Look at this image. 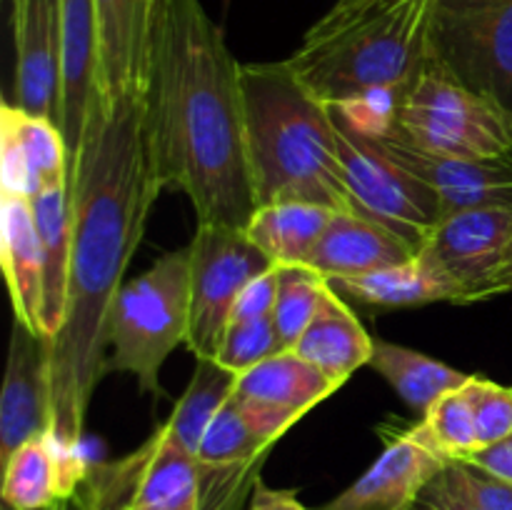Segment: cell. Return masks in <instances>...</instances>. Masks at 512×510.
Instances as JSON below:
<instances>
[{"label": "cell", "mask_w": 512, "mask_h": 510, "mask_svg": "<svg viewBox=\"0 0 512 510\" xmlns=\"http://www.w3.org/2000/svg\"><path fill=\"white\" fill-rule=\"evenodd\" d=\"M160 190L145 123V90L108 98L95 85L83 143L70 168L73 250L65 320L55 338L45 340L48 435L73 485L88 473L80 438L108 363L110 313Z\"/></svg>", "instance_id": "cell-1"}, {"label": "cell", "mask_w": 512, "mask_h": 510, "mask_svg": "<svg viewBox=\"0 0 512 510\" xmlns=\"http://www.w3.org/2000/svg\"><path fill=\"white\" fill-rule=\"evenodd\" d=\"M150 155L198 223L245 230L255 213L240 63L203 0H160L145 83Z\"/></svg>", "instance_id": "cell-2"}, {"label": "cell", "mask_w": 512, "mask_h": 510, "mask_svg": "<svg viewBox=\"0 0 512 510\" xmlns=\"http://www.w3.org/2000/svg\"><path fill=\"white\" fill-rule=\"evenodd\" d=\"M240 88L255 208L300 200L350 213L333 110L298 83L285 60L243 63Z\"/></svg>", "instance_id": "cell-3"}, {"label": "cell", "mask_w": 512, "mask_h": 510, "mask_svg": "<svg viewBox=\"0 0 512 510\" xmlns=\"http://www.w3.org/2000/svg\"><path fill=\"white\" fill-rule=\"evenodd\" d=\"M285 63L328 108L400 93L430 63L428 0H338Z\"/></svg>", "instance_id": "cell-4"}, {"label": "cell", "mask_w": 512, "mask_h": 510, "mask_svg": "<svg viewBox=\"0 0 512 510\" xmlns=\"http://www.w3.org/2000/svg\"><path fill=\"white\" fill-rule=\"evenodd\" d=\"M188 330L190 245H183L120 288L110 313L105 370L135 375L143 393L160 395V370L188 340Z\"/></svg>", "instance_id": "cell-5"}, {"label": "cell", "mask_w": 512, "mask_h": 510, "mask_svg": "<svg viewBox=\"0 0 512 510\" xmlns=\"http://www.w3.org/2000/svg\"><path fill=\"white\" fill-rule=\"evenodd\" d=\"M380 140L450 158L512 153V118L430 60L398 95L390 133Z\"/></svg>", "instance_id": "cell-6"}, {"label": "cell", "mask_w": 512, "mask_h": 510, "mask_svg": "<svg viewBox=\"0 0 512 510\" xmlns=\"http://www.w3.org/2000/svg\"><path fill=\"white\" fill-rule=\"evenodd\" d=\"M430 60L512 118V0H428Z\"/></svg>", "instance_id": "cell-7"}, {"label": "cell", "mask_w": 512, "mask_h": 510, "mask_svg": "<svg viewBox=\"0 0 512 510\" xmlns=\"http://www.w3.org/2000/svg\"><path fill=\"white\" fill-rule=\"evenodd\" d=\"M338 158L350 213L393 230L415 250L423 248L443 220L438 195L398 163L383 140L365 138L340 120Z\"/></svg>", "instance_id": "cell-8"}, {"label": "cell", "mask_w": 512, "mask_h": 510, "mask_svg": "<svg viewBox=\"0 0 512 510\" xmlns=\"http://www.w3.org/2000/svg\"><path fill=\"white\" fill-rule=\"evenodd\" d=\"M75 498L83 510H200L198 460L158 425L133 453L88 465Z\"/></svg>", "instance_id": "cell-9"}, {"label": "cell", "mask_w": 512, "mask_h": 510, "mask_svg": "<svg viewBox=\"0 0 512 510\" xmlns=\"http://www.w3.org/2000/svg\"><path fill=\"white\" fill-rule=\"evenodd\" d=\"M190 330L185 345L198 358H215L230 313L253 278L273 260L243 233L225 225L198 223L190 240Z\"/></svg>", "instance_id": "cell-10"}, {"label": "cell", "mask_w": 512, "mask_h": 510, "mask_svg": "<svg viewBox=\"0 0 512 510\" xmlns=\"http://www.w3.org/2000/svg\"><path fill=\"white\" fill-rule=\"evenodd\" d=\"M340 390L295 350H280L248 373L238 375L233 398L250 428L268 445H275L315 405Z\"/></svg>", "instance_id": "cell-11"}, {"label": "cell", "mask_w": 512, "mask_h": 510, "mask_svg": "<svg viewBox=\"0 0 512 510\" xmlns=\"http://www.w3.org/2000/svg\"><path fill=\"white\" fill-rule=\"evenodd\" d=\"M512 243V208H473L448 215L420 253L433 258L468 295V303L493 298Z\"/></svg>", "instance_id": "cell-12"}, {"label": "cell", "mask_w": 512, "mask_h": 510, "mask_svg": "<svg viewBox=\"0 0 512 510\" xmlns=\"http://www.w3.org/2000/svg\"><path fill=\"white\" fill-rule=\"evenodd\" d=\"M15 35V100L18 108L58 123L63 35L60 0H10Z\"/></svg>", "instance_id": "cell-13"}, {"label": "cell", "mask_w": 512, "mask_h": 510, "mask_svg": "<svg viewBox=\"0 0 512 510\" xmlns=\"http://www.w3.org/2000/svg\"><path fill=\"white\" fill-rule=\"evenodd\" d=\"M450 465L413 428L398 430L385 440L383 453L320 510H403Z\"/></svg>", "instance_id": "cell-14"}, {"label": "cell", "mask_w": 512, "mask_h": 510, "mask_svg": "<svg viewBox=\"0 0 512 510\" xmlns=\"http://www.w3.org/2000/svg\"><path fill=\"white\" fill-rule=\"evenodd\" d=\"M385 148L440 200L443 218L473 208H512V153L498 158H450L383 140Z\"/></svg>", "instance_id": "cell-15"}, {"label": "cell", "mask_w": 512, "mask_h": 510, "mask_svg": "<svg viewBox=\"0 0 512 510\" xmlns=\"http://www.w3.org/2000/svg\"><path fill=\"white\" fill-rule=\"evenodd\" d=\"M50 185H70V153L53 118L15 103L0 108V190L33 198Z\"/></svg>", "instance_id": "cell-16"}, {"label": "cell", "mask_w": 512, "mask_h": 510, "mask_svg": "<svg viewBox=\"0 0 512 510\" xmlns=\"http://www.w3.org/2000/svg\"><path fill=\"white\" fill-rule=\"evenodd\" d=\"M158 8L160 0H95L98 90L108 98L145 90Z\"/></svg>", "instance_id": "cell-17"}, {"label": "cell", "mask_w": 512, "mask_h": 510, "mask_svg": "<svg viewBox=\"0 0 512 510\" xmlns=\"http://www.w3.org/2000/svg\"><path fill=\"white\" fill-rule=\"evenodd\" d=\"M45 430H50L48 343L13 323L0 393V463Z\"/></svg>", "instance_id": "cell-18"}, {"label": "cell", "mask_w": 512, "mask_h": 510, "mask_svg": "<svg viewBox=\"0 0 512 510\" xmlns=\"http://www.w3.org/2000/svg\"><path fill=\"white\" fill-rule=\"evenodd\" d=\"M60 35H63V68H60L58 128L68 143L70 168L83 143L90 98L98 85V18L95 0H60Z\"/></svg>", "instance_id": "cell-19"}, {"label": "cell", "mask_w": 512, "mask_h": 510, "mask_svg": "<svg viewBox=\"0 0 512 510\" xmlns=\"http://www.w3.org/2000/svg\"><path fill=\"white\" fill-rule=\"evenodd\" d=\"M0 263L13 303L15 323L43 335L45 265L30 198L0 190Z\"/></svg>", "instance_id": "cell-20"}, {"label": "cell", "mask_w": 512, "mask_h": 510, "mask_svg": "<svg viewBox=\"0 0 512 510\" xmlns=\"http://www.w3.org/2000/svg\"><path fill=\"white\" fill-rule=\"evenodd\" d=\"M415 253L418 250L393 230L363 215L338 210L305 265L318 270L330 283H338L393 268L413 258Z\"/></svg>", "instance_id": "cell-21"}, {"label": "cell", "mask_w": 512, "mask_h": 510, "mask_svg": "<svg viewBox=\"0 0 512 510\" xmlns=\"http://www.w3.org/2000/svg\"><path fill=\"white\" fill-rule=\"evenodd\" d=\"M340 295L373 308H415L430 303H468L465 290L425 253L360 278L330 283Z\"/></svg>", "instance_id": "cell-22"}, {"label": "cell", "mask_w": 512, "mask_h": 510, "mask_svg": "<svg viewBox=\"0 0 512 510\" xmlns=\"http://www.w3.org/2000/svg\"><path fill=\"white\" fill-rule=\"evenodd\" d=\"M375 340L358 320V315L345 305L338 290L330 285L323 295L318 313L310 320L303 338L295 343V353L323 370L333 383L343 385L360 365L373 358Z\"/></svg>", "instance_id": "cell-23"}, {"label": "cell", "mask_w": 512, "mask_h": 510, "mask_svg": "<svg viewBox=\"0 0 512 510\" xmlns=\"http://www.w3.org/2000/svg\"><path fill=\"white\" fill-rule=\"evenodd\" d=\"M35 228L43 245L45 290H43V335L55 338L65 320L70 280V250H73V218H70V185H50L30 198Z\"/></svg>", "instance_id": "cell-24"}, {"label": "cell", "mask_w": 512, "mask_h": 510, "mask_svg": "<svg viewBox=\"0 0 512 510\" xmlns=\"http://www.w3.org/2000/svg\"><path fill=\"white\" fill-rule=\"evenodd\" d=\"M335 213L338 210L300 200L258 205L243 233L273 265H305Z\"/></svg>", "instance_id": "cell-25"}, {"label": "cell", "mask_w": 512, "mask_h": 510, "mask_svg": "<svg viewBox=\"0 0 512 510\" xmlns=\"http://www.w3.org/2000/svg\"><path fill=\"white\" fill-rule=\"evenodd\" d=\"M368 365L383 375L400 400L418 413H425L435 400L463 388L470 380L468 373L450 368L443 360L388 340H375Z\"/></svg>", "instance_id": "cell-26"}, {"label": "cell", "mask_w": 512, "mask_h": 510, "mask_svg": "<svg viewBox=\"0 0 512 510\" xmlns=\"http://www.w3.org/2000/svg\"><path fill=\"white\" fill-rule=\"evenodd\" d=\"M0 498L5 510H48L58 500L70 498L48 430L30 438L3 460Z\"/></svg>", "instance_id": "cell-27"}, {"label": "cell", "mask_w": 512, "mask_h": 510, "mask_svg": "<svg viewBox=\"0 0 512 510\" xmlns=\"http://www.w3.org/2000/svg\"><path fill=\"white\" fill-rule=\"evenodd\" d=\"M235 383H238V375L225 370L218 360L198 358L188 388L170 410L168 420L160 423L165 435L190 455H198L205 430L213 423L218 410L230 400Z\"/></svg>", "instance_id": "cell-28"}, {"label": "cell", "mask_w": 512, "mask_h": 510, "mask_svg": "<svg viewBox=\"0 0 512 510\" xmlns=\"http://www.w3.org/2000/svg\"><path fill=\"white\" fill-rule=\"evenodd\" d=\"M413 430L423 443H428L448 463L468 460L478 450L470 380L463 388L435 400Z\"/></svg>", "instance_id": "cell-29"}, {"label": "cell", "mask_w": 512, "mask_h": 510, "mask_svg": "<svg viewBox=\"0 0 512 510\" xmlns=\"http://www.w3.org/2000/svg\"><path fill=\"white\" fill-rule=\"evenodd\" d=\"M330 280L308 265H278V298L273 308V323L285 350H293L303 338L310 320L323 303Z\"/></svg>", "instance_id": "cell-30"}, {"label": "cell", "mask_w": 512, "mask_h": 510, "mask_svg": "<svg viewBox=\"0 0 512 510\" xmlns=\"http://www.w3.org/2000/svg\"><path fill=\"white\" fill-rule=\"evenodd\" d=\"M283 348L275 330L273 318L263 320H248V323H230L225 330L223 340H220L218 360L225 370L235 375H243L260 365L263 360L278 355Z\"/></svg>", "instance_id": "cell-31"}, {"label": "cell", "mask_w": 512, "mask_h": 510, "mask_svg": "<svg viewBox=\"0 0 512 510\" xmlns=\"http://www.w3.org/2000/svg\"><path fill=\"white\" fill-rule=\"evenodd\" d=\"M470 393H473L478 450L508 438L512 433V385L493 383L483 375H470Z\"/></svg>", "instance_id": "cell-32"}, {"label": "cell", "mask_w": 512, "mask_h": 510, "mask_svg": "<svg viewBox=\"0 0 512 510\" xmlns=\"http://www.w3.org/2000/svg\"><path fill=\"white\" fill-rule=\"evenodd\" d=\"M450 478L480 510H512V483L500 480L470 463H450Z\"/></svg>", "instance_id": "cell-33"}, {"label": "cell", "mask_w": 512, "mask_h": 510, "mask_svg": "<svg viewBox=\"0 0 512 510\" xmlns=\"http://www.w3.org/2000/svg\"><path fill=\"white\" fill-rule=\"evenodd\" d=\"M275 298H278V265L265 270L263 275L250 280L238 295L230 313V323H248V320L273 318ZM228 323V325H230Z\"/></svg>", "instance_id": "cell-34"}, {"label": "cell", "mask_w": 512, "mask_h": 510, "mask_svg": "<svg viewBox=\"0 0 512 510\" xmlns=\"http://www.w3.org/2000/svg\"><path fill=\"white\" fill-rule=\"evenodd\" d=\"M463 463L475 465V468L485 470V473L495 475V478L512 483V433L508 438L500 440V443L473 453L468 460H463Z\"/></svg>", "instance_id": "cell-35"}, {"label": "cell", "mask_w": 512, "mask_h": 510, "mask_svg": "<svg viewBox=\"0 0 512 510\" xmlns=\"http://www.w3.org/2000/svg\"><path fill=\"white\" fill-rule=\"evenodd\" d=\"M445 468H448V465H445ZM423 495L433 500V503H438L443 510H480L478 505L458 488V483L450 478L448 470H443V473L423 490Z\"/></svg>", "instance_id": "cell-36"}, {"label": "cell", "mask_w": 512, "mask_h": 510, "mask_svg": "<svg viewBox=\"0 0 512 510\" xmlns=\"http://www.w3.org/2000/svg\"><path fill=\"white\" fill-rule=\"evenodd\" d=\"M248 510H310L308 505L300 503L295 490L270 488L263 480H258L253 488V495L248 500Z\"/></svg>", "instance_id": "cell-37"}, {"label": "cell", "mask_w": 512, "mask_h": 510, "mask_svg": "<svg viewBox=\"0 0 512 510\" xmlns=\"http://www.w3.org/2000/svg\"><path fill=\"white\" fill-rule=\"evenodd\" d=\"M498 293H512V243H510V250L508 255H505V263L503 268H500V275H498Z\"/></svg>", "instance_id": "cell-38"}, {"label": "cell", "mask_w": 512, "mask_h": 510, "mask_svg": "<svg viewBox=\"0 0 512 510\" xmlns=\"http://www.w3.org/2000/svg\"><path fill=\"white\" fill-rule=\"evenodd\" d=\"M403 510H443V508H440L438 503H433V500H430V498H425V495L420 493V498H415L413 503H410V505H405Z\"/></svg>", "instance_id": "cell-39"}, {"label": "cell", "mask_w": 512, "mask_h": 510, "mask_svg": "<svg viewBox=\"0 0 512 510\" xmlns=\"http://www.w3.org/2000/svg\"><path fill=\"white\" fill-rule=\"evenodd\" d=\"M48 510H83L80 508V503H78V498H65V500H58V503L55 505H50Z\"/></svg>", "instance_id": "cell-40"}]
</instances>
